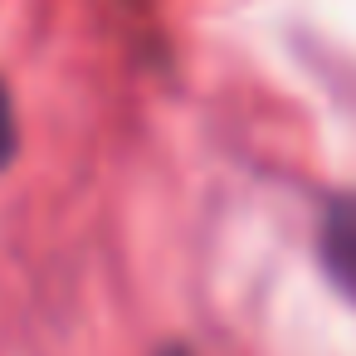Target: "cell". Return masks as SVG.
I'll return each instance as SVG.
<instances>
[{"mask_svg": "<svg viewBox=\"0 0 356 356\" xmlns=\"http://www.w3.org/2000/svg\"><path fill=\"white\" fill-rule=\"evenodd\" d=\"M322 268L332 283L356 302V195H332L322 210V234H317Z\"/></svg>", "mask_w": 356, "mask_h": 356, "instance_id": "obj_1", "label": "cell"}, {"mask_svg": "<svg viewBox=\"0 0 356 356\" xmlns=\"http://www.w3.org/2000/svg\"><path fill=\"white\" fill-rule=\"evenodd\" d=\"M20 152V127H15V103L6 93V83H0V171H6Z\"/></svg>", "mask_w": 356, "mask_h": 356, "instance_id": "obj_2", "label": "cell"}, {"mask_svg": "<svg viewBox=\"0 0 356 356\" xmlns=\"http://www.w3.org/2000/svg\"><path fill=\"white\" fill-rule=\"evenodd\" d=\"M156 356H195V351H191V346H161Z\"/></svg>", "mask_w": 356, "mask_h": 356, "instance_id": "obj_3", "label": "cell"}]
</instances>
